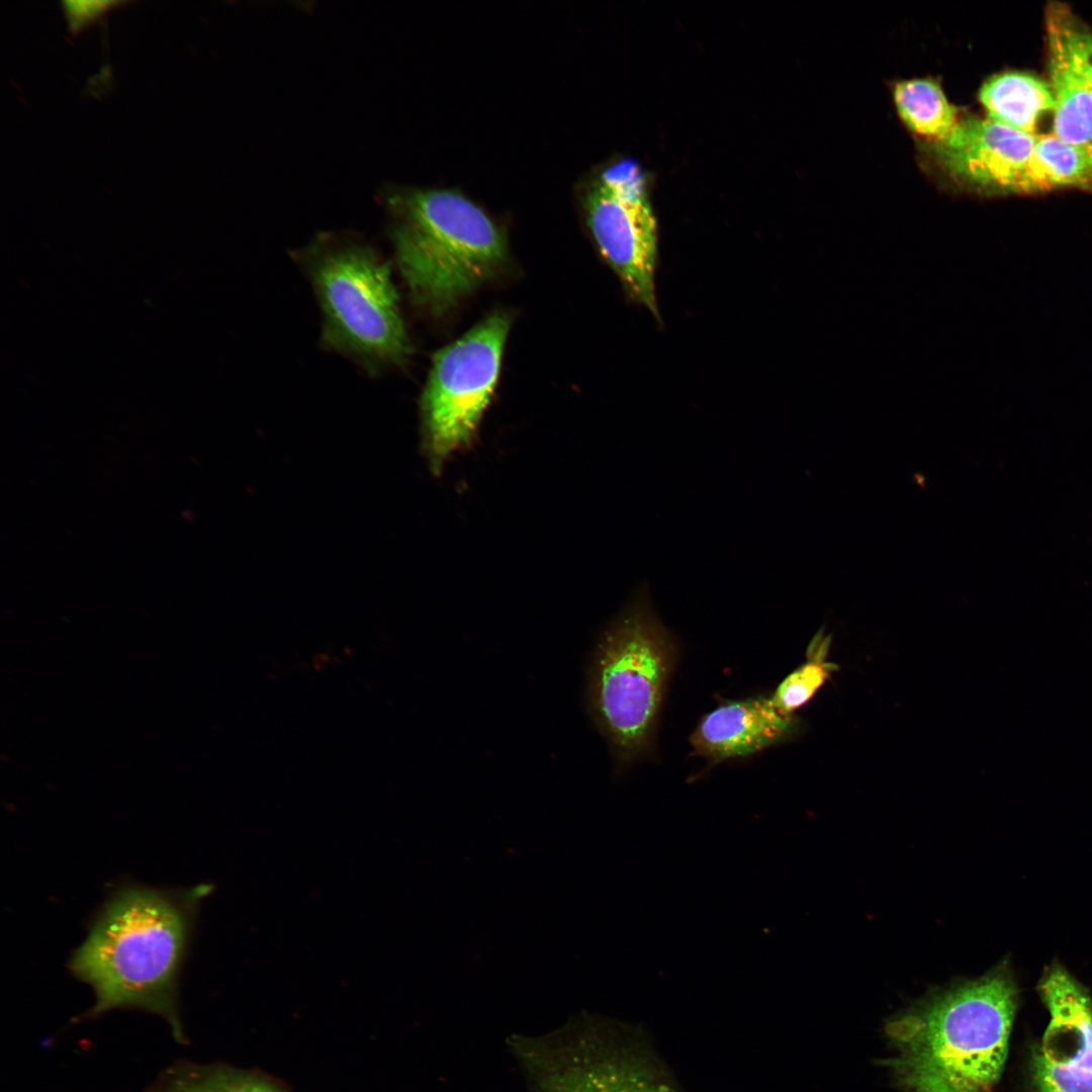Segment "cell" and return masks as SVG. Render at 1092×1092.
Segmentation results:
<instances>
[{
    "label": "cell",
    "instance_id": "13",
    "mask_svg": "<svg viewBox=\"0 0 1092 1092\" xmlns=\"http://www.w3.org/2000/svg\"><path fill=\"white\" fill-rule=\"evenodd\" d=\"M987 117L1026 134L1037 135L1040 118L1055 107L1048 81L1024 72L993 75L979 91Z\"/></svg>",
    "mask_w": 1092,
    "mask_h": 1092
},
{
    "label": "cell",
    "instance_id": "15",
    "mask_svg": "<svg viewBox=\"0 0 1092 1092\" xmlns=\"http://www.w3.org/2000/svg\"><path fill=\"white\" fill-rule=\"evenodd\" d=\"M897 112L906 126L932 142L946 138L958 125L957 108L940 84L928 78L903 80L893 88Z\"/></svg>",
    "mask_w": 1092,
    "mask_h": 1092
},
{
    "label": "cell",
    "instance_id": "5",
    "mask_svg": "<svg viewBox=\"0 0 1092 1092\" xmlns=\"http://www.w3.org/2000/svg\"><path fill=\"white\" fill-rule=\"evenodd\" d=\"M299 257L323 314L324 344L370 374L412 352L389 263L368 245L321 235Z\"/></svg>",
    "mask_w": 1092,
    "mask_h": 1092
},
{
    "label": "cell",
    "instance_id": "2",
    "mask_svg": "<svg viewBox=\"0 0 1092 1092\" xmlns=\"http://www.w3.org/2000/svg\"><path fill=\"white\" fill-rule=\"evenodd\" d=\"M209 887L155 888L124 884L93 916L69 962L96 1001L91 1012L141 1008L160 1014L180 1037L178 981L197 911Z\"/></svg>",
    "mask_w": 1092,
    "mask_h": 1092
},
{
    "label": "cell",
    "instance_id": "12",
    "mask_svg": "<svg viewBox=\"0 0 1092 1092\" xmlns=\"http://www.w3.org/2000/svg\"><path fill=\"white\" fill-rule=\"evenodd\" d=\"M1044 24L1048 82L1055 99L1052 132L1079 150L1092 166V85L1073 59L1061 27L1048 8Z\"/></svg>",
    "mask_w": 1092,
    "mask_h": 1092
},
{
    "label": "cell",
    "instance_id": "11",
    "mask_svg": "<svg viewBox=\"0 0 1092 1092\" xmlns=\"http://www.w3.org/2000/svg\"><path fill=\"white\" fill-rule=\"evenodd\" d=\"M798 730L794 714L780 711L770 697L756 696L727 702L703 716L690 743L697 755L716 764L785 742Z\"/></svg>",
    "mask_w": 1092,
    "mask_h": 1092
},
{
    "label": "cell",
    "instance_id": "9",
    "mask_svg": "<svg viewBox=\"0 0 1092 1092\" xmlns=\"http://www.w3.org/2000/svg\"><path fill=\"white\" fill-rule=\"evenodd\" d=\"M1037 990L1050 1020L1032 1052L1028 1092H1092V1000L1087 989L1053 963Z\"/></svg>",
    "mask_w": 1092,
    "mask_h": 1092
},
{
    "label": "cell",
    "instance_id": "7",
    "mask_svg": "<svg viewBox=\"0 0 1092 1092\" xmlns=\"http://www.w3.org/2000/svg\"><path fill=\"white\" fill-rule=\"evenodd\" d=\"M512 1045L536 1092H676L646 1055L597 1027Z\"/></svg>",
    "mask_w": 1092,
    "mask_h": 1092
},
{
    "label": "cell",
    "instance_id": "3",
    "mask_svg": "<svg viewBox=\"0 0 1092 1092\" xmlns=\"http://www.w3.org/2000/svg\"><path fill=\"white\" fill-rule=\"evenodd\" d=\"M386 203L395 258L416 304L434 314L493 277L507 259L504 235L459 192L410 189Z\"/></svg>",
    "mask_w": 1092,
    "mask_h": 1092
},
{
    "label": "cell",
    "instance_id": "6",
    "mask_svg": "<svg viewBox=\"0 0 1092 1092\" xmlns=\"http://www.w3.org/2000/svg\"><path fill=\"white\" fill-rule=\"evenodd\" d=\"M510 325L507 314L494 312L435 355L421 402L434 472L472 438L497 382Z\"/></svg>",
    "mask_w": 1092,
    "mask_h": 1092
},
{
    "label": "cell",
    "instance_id": "1",
    "mask_svg": "<svg viewBox=\"0 0 1092 1092\" xmlns=\"http://www.w3.org/2000/svg\"><path fill=\"white\" fill-rule=\"evenodd\" d=\"M1018 989L1007 963L929 990L884 1025V1063L903 1092H992L1007 1058Z\"/></svg>",
    "mask_w": 1092,
    "mask_h": 1092
},
{
    "label": "cell",
    "instance_id": "18",
    "mask_svg": "<svg viewBox=\"0 0 1092 1092\" xmlns=\"http://www.w3.org/2000/svg\"><path fill=\"white\" fill-rule=\"evenodd\" d=\"M1056 17L1076 64L1092 85V29L1062 2L1046 7Z\"/></svg>",
    "mask_w": 1092,
    "mask_h": 1092
},
{
    "label": "cell",
    "instance_id": "14",
    "mask_svg": "<svg viewBox=\"0 0 1092 1092\" xmlns=\"http://www.w3.org/2000/svg\"><path fill=\"white\" fill-rule=\"evenodd\" d=\"M1092 190V166L1076 148L1055 133L1037 134L1027 163L1020 194L1057 188Z\"/></svg>",
    "mask_w": 1092,
    "mask_h": 1092
},
{
    "label": "cell",
    "instance_id": "8",
    "mask_svg": "<svg viewBox=\"0 0 1092 1092\" xmlns=\"http://www.w3.org/2000/svg\"><path fill=\"white\" fill-rule=\"evenodd\" d=\"M586 210L601 254L630 296L657 316V225L637 164L624 160L606 168L590 186Z\"/></svg>",
    "mask_w": 1092,
    "mask_h": 1092
},
{
    "label": "cell",
    "instance_id": "16",
    "mask_svg": "<svg viewBox=\"0 0 1092 1092\" xmlns=\"http://www.w3.org/2000/svg\"><path fill=\"white\" fill-rule=\"evenodd\" d=\"M153 1092H285L264 1077L223 1067L182 1066L169 1071Z\"/></svg>",
    "mask_w": 1092,
    "mask_h": 1092
},
{
    "label": "cell",
    "instance_id": "10",
    "mask_svg": "<svg viewBox=\"0 0 1092 1092\" xmlns=\"http://www.w3.org/2000/svg\"><path fill=\"white\" fill-rule=\"evenodd\" d=\"M1035 138L987 116L967 115L946 138L931 143V153L957 182L1020 194Z\"/></svg>",
    "mask_w": 1092,
    "mask_h": 1092
},
{
    "label": "cell",
    "instance_id": "19",
    "mask_svg": "<svg viewBox=\"0 0 1092 1092\" xmlns=\"http://www.w3.org/2000/svg\"><path fill=\"white\" fill-rule=\"evenodd\" d=\"M64 13L72 33H77L94 23L114 5L115 1H64Z\"/></svg>",
    "mask_w": 1092,
    "mask_h": 1092
},
{
    "label": "cell",
    "instance_id": "4",
    "mask_svg": "<svg viewBox=\"0 0 1092 1092\" xmlns=\"http://www.w3.org/2000/svg\"><path fill=\"white\" fill-rule=\"evenodd\" d=\"M675 659L671 633L643 584L602 635L588 672L589 712L618 763L648 751Z\"/></svg>",
    "mask_w": 1092,
    "mask_h": 1092
},
{
    "label": "cell",
    "instance_id": "17",
    "mask_svg": "<svg viewBox=\"0 0 1092 1092\" xmlns=\"http://www.w3.org/2000/svg\"><path fill=\"white\" fill-rule=\"evenodd\" d=\"M830 637L819 632L808 646L807 661L778 686L770 699L782 712L793 715L823 686L834 665L826 660Z\"/></svg>",
    "mask_w": 1092,
    "mask_h": 1092
}]
</instances>
